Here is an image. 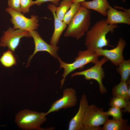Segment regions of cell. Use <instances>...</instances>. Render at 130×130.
<instances>
[{"mask_svg":"<svg viewBox=\"0 0 130 130\" xmlns=\"http://www.w3.org/2000/svg\"><path fill=\"white\" fill-rule=\"evenodd\" d=\"M29 32L31 37L33 39L35 49L33 53L29 58L27 65H29L33 57L39 52H47L53 57L58 58L57 52L59 49L58 47L57 46H53L47 43L41 37L39 33L36 30Z\"/></svg>","mask_w":130,"mask_h":130,"instance_id":"cell-11","label":"cell"},{"mask_svg":"<svg viewBox=\"0 0 130 130\" xmlns=\"http://www.w3.org/2000/svg\"><path fill=\"white\" fill-rule=\"evenodd\" d=\"M80 3L82 6L89 9L97 11L104 17L106 16L107 10L110 5L107 0L84 1Z\"/></svg>","mask_w":130,"mask_h":130,"instance_id":"cell-15","label":"cell"},{"mask_svg":"<svg viewBox=\"0 0 130 130\" xmlns=\"http://www.w3.org/2000/svg\"><path fill=\"white\" fill-rule=\"evenodd\" d=\"M57 7L53 4H49L47 6L48 9L52 13L54 17V31L51 39L50 45L54 46H57L61 35L67 26V25L56 16V11Z\"/></svg>","mask_w":130,"mask_h":130,"instance_id":"cell-14","label":"cell"},{"mask_svg":"<svg viewBox=\"0 0 130 130\" xmlns=\"http://www.w3.org/2000/svg\"><path fill=\"white\" fill-rule=\"evenodd\" d=\"M118 26L117 24L109 25L105 19H103L96 22L86 32L85 45L87 49L95 50L109 46L107 34L113 32Z\"/></svg>","mask_w":130,"mask_h":130,"instance_id":"cell-1","label":"cell"},{"mask_svg":"<svg viewBox=\"0 0 130 130\" xmlns=\"http://www.w3.org/2000/svg\"><path fill=\"white\" fill-rule=\"evenodd\" d=\"M20 0H8V7L15 11L21 13Z\"/></svg>","mask_w":130,"mask_h":130,"instance_id":"cell-25","label":"cell"},{"mask_svg":"<svg viewBox=\"0 0 130 130\" xmlns=\"http://www.w3.org/2000/svg\"><path fill=\"white\" fill-rule=\"evenodd\" d=\"M24 37H31L30 32L25 30L9 27L4 32L0 38V46L7 47L14 52L19 45L20 39Z\"/></svg>","mask_w":130,"mask_h":130,"instance_id":"cell-8","label":"cell"},{"mask_svg":"<svg viewBox=\"0 0 130 130\" xmlns=\"http://www.w3.org/2000/svg\"><path fill=\"white\" fill-rule=\"evenodd\" d=\"M72 3V0H62L57 7L56 13L57 17L63 20L64 17L67 12L70 9Z\"/></svg>","mask_w":130,"mask_h":130,"instance_id":"cell-20","label":"cell"},{"mask_svg":"<svg viewBox=\"0 0 130 130\" xmlns=\"http://www.w3.org/2000/svg\"><path fill=\"white\" fill-rule=\"evenodd\" d=\"M108 60L107 58L104 57L95 63L93 66L82 71L75 72L72 74L71 77L72 78L76 76L82 75L84 76L87 80H95L99 85L100 92L102 94H104L106 92L107 90L103 83V79L105 75L102 66Z\"/></svg>","mask_w":130,"mask_h":130,"instance_id":"cell-7","label":"cell"},{"mask_svg":"<svg viewBox=\"0 0 130 130\" xmlns=\"http://www.w3.org/2000/svg\"><path fill=\"white\" fill-rule=\"evenodd\" d=\"M110 104L111 107H116L121 109L124 108L130 104V102L122 97L115 96L111 99Z\"/></svg>","mask_w":130,"mask_h":130,"instance_id":"cell-22","label":"cell"},{"mask_svg":"<svg viewBox=\"0 0 130 130\" xmlns=\"http://www.w3.org/2000/svg\"><path fill=\"white\" fill-rule=\"evenodd\" d=\"M20 4L21 13L23 14L28 13L31 7L34 5L32 0H20Z\"/></svg>","mask_w":130,"mask_h":130,"instance_id":"cell-24","label":"cell"},{"mask_svg":"<svg viewBox=\"0 0 130 130\" xmlns=\"http://www.w3.org/2000/svg\"><path fill=\"white\" fill-rule=\"evenodd\" d=\"M102 109L91 104L87 108L84 117L83 130H100V126L104 125L109 119ZM102 130V129H101Z\"/></svg>","mask_w":130,"mask_h":130,"instance_id":"cell-5","label":"cell"},{"mask_svg":"<svg viewBox=\"0 0 130 130\" xmlns=\"http://www.w3.org/2000/svg\"><path fill=\"white\" fill-rule=\"evenodd\" d=\"M6 11L11 16L10 21L13 25V28L30 32L37 29L39 26L38 16L32 15L30 18L24 16L21 12L14 10L9 7Z\"/></svg>","mask_w":130,"mask_h":130,"instance_id":"cell-6","label":"cell"},{"mask_svg":"<svg viewBox=\"0 0 130 130\" xmlns=\"http://www.w3.org/2000/svg\"><path fill=\"white\" fill-rule=\"evenodd\" d=\"M122 0L123 3H125L126 1V0Z\"/></svg>","mask_w":130,"mask_h":130,"instance_id":"cell-28","label":"cell"},{"mask_svg":"<svg viewBox=\"0 0 130 130\" xmlns=\"http://www.w3.org/2000/svg\"><path fill=\"white\" fill-rule=\"evenodd\" d=\"M118 66L117 70L120 75L121 81H127L130 75V60H124Z\"/></svg>","mask_w":130,"mask_h":130,"instance_id":"cell-18","label":"cell"},{"mask_svg":"<svg viewBox=\"0 0 130 130\" xmlns=\"http://www.w3.org/2000/svg\"><path fill=\"white\" fill-rule=\"evenodd\" d=\"M98 55L93 51L87 49L78 52V55L75 60L71 63H66L58 57L60 64V69L63 68L64 72L62 75L63 78L60 81L61 87L63 86L66 78L70 73L77 69H82L84 66L90 63L95 64L98 60Z\"/></svg>","mask_w":130,"mask_h":130,"instance_id":"cell-3","label":"cell"},{"mask_svg":"<svg viewBox=\"0 0 130 130\" xmlns=\"http://www.w3.org/2000/svg\"><path fill=\"white\" fill-rule=\"evenodd\" d=\"M62 0H36L34 1V5L39 6L43 3L48 2H50L56 6H58L59 4L60 1Z\"/></svg>","mask_w":130,"mask_h":130,"instance_id":"cell-26","label":"cell"},{"mask_svg":"<svg viewBox=\"0 0 130 130\" xmlns=\"http://www.w3.org/2000/svg\"><path fill=\"white\" fill-rule=\"evenodd\" d=\"M0 62L5 67H11L16 64V59L13 52L9 49L4 52L0 58Z\"/></svg>","mask_w":130,"mask_h":130,"instance_id":"cell-19","label":"cell"},{"mask_svg":"<svg viewBox=\"0 0 130 130\" xmlns=\"http://www.w3.org/2000/svg\"><path fill=\"white\" fill-rule=\"evenodd\" d=\"M125 40L121 38L119 39L116 46L113 49L108 50L103 48L97 49L94 51L99 56H103L116 66L124 60V50L126 45Z\"/></svg>","mask_w":130,"mask_h":130,"instance_id":"cell-10","label":"cell"},{"mask_svg":"<svg viewBox=\"0 0 130 130\" xmlns=\"http://www.w3.org/2000/svg\"><path fill=\"white\" fill-rule=\"evenodd\" d=\"M127 120L114 119L107 120L101 128L103 130H128L130 129Z\"/></svg>","mask_w":130,"mask_h":130,"instance_id":"cell-16","label":"cell"},{"mask_svg":"<svg viewBox=\"0 0 130 130\" xmlns=\"http://www.w3.org/2000/svg\"><path fill=\"white\" fill-rule=\"evenodd\" d=\"M45 112L25 109L18 112L15 122L21 129L26 130H43L41 126L46 120Z\"/></svg>","mask_w":130,"mask_h":130,"instance_id":"cell-4","label":"cell"},{"mask_svg":"<svg viewBox=\"0 0 130 130\" xmlns=\"http://www.w3.org/2000/svg\"><path fill=\"white\" fill-rule=\"evenodd\" d=\"M89 105L86 96L84 93L81 98L78 110L69 121L68 130H83V121L86 110Z\"/></svg>","mask_w":130,"mask_h":130,"instance_id":"cell-12","label":"cell"},{"mask_svg":"<svg viewBox=\"0 0 130 130\" xmlns=\"http://www.w3.org/2000/svg\"><path fill=\"white\" fill-rule=\"evenodd\" d=\"M91 24V11L81 6L65 32V37H71L78 40L89 30Z\"/></svg>","mask_w":130,"mask_h":130,"instance_id":"cell-2","label":"cell"},{"mask_svg":"<svg viewBox=\"0 0 130 130\" xmlns=\"http://www.w3.org/2000/svg\"><path fill=\"white\" fill-rule=\"evenodd\" d=\"M81 6L80 3H72L69 10L65 14L63 21L68 25Z\"/></svg>","mask_w":130,"mask_h":130,"instance_id":"cell-21","label":"cell"},{"mask_svg":"<svg viewBox=\"0 0 130 130\" xmlns=\"http://www.w3.org/2000/svg\"><path fill=\"white\" fill-rule=\"evenodd\" d=\"M130 80L127 81H121L118 84L113 88L112 94L114 97L118 96L122 97L128 101L127 93L129 86L130 85Z\"/></svg>","mask_w":130,"mask_h":130,"instance_id":"cell-17","label":"cell"},{"mask_svg":"<svg viewBox=\"0 0 130 130\" xmlns=\"http://www.w3.org/2000/svg\"><path fill=\"white\" fill-rule=\"evenodd\" d=\"M85 0H72V3H80Z\"/></svg>","mask_w":130,"mask_h":130,"instance_id":"cell-27","label":"cell"},{"mask_svg":"<svg viewBox=\"0 0 130 130\" xmlns=\"http://www.w3.org/2000/svg\"><path fill=\"white\" fill-rule=\"evenodd\" d=\"M130 9L118 11L110 5L106 12V22L109 25L123 23L130 25Z\"/></svg>","mask_w":130,"mask_h":130,"instance_id":"cell-13","label":"cell"},{"mask_svg":"<svg viewBox=\"0 0 130 130\" xmlns=\"http://www.w3.org/2000/svg\"><path fill=\"white\" fill-rule=\"evenodd\" d=\"M121 109L114 107H111L109 110L104 112L105 115L108 116H112L113 119L116 120H120L123 119V114Z\"/></svg>","mask_w":130,"mask_h":130,"instance_id":"cell-23","label":"cell"},{"mask_svg":"<svg viewBox=\"0 0 130 130\" xmlns=\"http://www.w3.org/2000/svg\"><path fill=\"white\" fill-rule=\"evenodd\" d=\"M78 99L75 90L72 88H67L63 91L62 97L55 101L50 108L45 112L46 116L48 114L60 110L65 109L75 106Z\"/></svg>","mask_w":130,"mask_h":130,"instance_id":"cell-9","label":"cell"}]
</instances>
